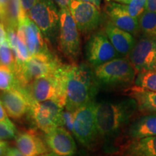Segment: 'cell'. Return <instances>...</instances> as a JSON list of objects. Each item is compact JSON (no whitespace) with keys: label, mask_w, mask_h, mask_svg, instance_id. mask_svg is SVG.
<instances>
[{"label":"cell","mask_w":156,"mask_h":156,"mask_svg":"<svg viewBox=\"0 0 156 156\" xmlns=\"http://www.w3.org/2000/svg\"><path fill=\"white\" fill-rule=\"evenodd\" d=\"M66 110L75 112L93 102L100 87L93 69L87 64H66L64 69Z\"/></svg>","instance_id":"obj_1"},{"label":"cell","mask_w":156,"mask_h":156,"mask_svg":"<svg viewBox=\"0 0 156 156\" xmlns=\"http://www.w3.org/2000/svg\"><path fill=\"white\" fill-rule=\"evenodd\" d=\"M138 106L132 98L114 102L95 103V119L101 138H115L130 124L137 112Z\"/></svg>","instance_id":"obj_2"},{"label":"cell","mask_w":156,"mask_h":156,"mask_svg":"<svg viewBox=\"0 0 156 156\" xmlns=\"http://www.w3.org/2000/svg\"><path fill=\"white\" fill-rule=\"evenodd\" d=\"M62 64L51 52L41 53L30 56L25 63L16 65L14 73L19 85L27 89L37 78L55 73Z\"/></svg>","instance_id":"obj_3"},{"label":"cell","mask_w":156,"mask_h":156,"mask_svg":"<svg viewBox=\"0 0 156 156\" xmlns=\"http://www.w3.org/2000/svg\"><path fill=\"white\" fill-rule=\"evenodd\" d=\"M93 73L99 85L122 87L134 82L136 71L129 59L115 58L93 67Z\"/></svg>","instance_id":"obj_4"},{"label":"cell","mask_w":156,"mask_h":156,"mask_svg":"<svg viewBox=\"0 0 156 156\" xmlns=\"http://www.w3.org/2000/svg\"><path fill=\"white\" fill-rule=\"evenodd\" d=\"M72 132L84 147L92 149L96 145L101 137L98 131L94 101L74 112Z\"/></svg>","instance_id":"obj_5"},{"label":"cell","mask_w":156,"mask_h":156,"mask_svg":"<svg viewBox=\"0 0 156 156\" xmlns=\"http://www.w3.org/2000/svg\"><path fill=\"white\" fill-rule=\"evenodd\" d=\"M78 30L69 7L60 9L57 36L58 48L72 63H75L80 54V36Z\"/></svg>","instance_id":"obj_6"},{"label":"cell","mask_w":156,"mask_h":156,"mask_svg":"<svg viewBox=\"0 0 156 156\" xmlns=\"http://www.w3.org/2000/svg\"><path fill=\"white\" fill-rule=\"evenodd\" d=\"M28 16L38 27L45 38L51 41L57 39L59 11L53 0H36Z\"/></svg>","instance_id":"obj_7"},{"label":"cell","mask_w":156,"mask_h":156,"mask_svg":"<svg viewBox=\"0 0 156 156\" xmlns=\"http://www.w3.org/2000/svg\"><path fill=\"white\" fill-rule=\"evenodd\" d=\"M64 108L55 100L33 101L28 114L36 127L48 134L55 128L64 126Z\"/></svg>","instance_id":"obj_8"},{"label":"cell","mask_w":156,"mask_h":156,"mask_svg":"<svg viewBox=\"0 0 156 156\" xmlns=\"http://www.w3.org/2000/svg\"><path fill=\"white\" fill-rule=\"evenodd\" d=\"M119 56L105 33L98 32L90 37L85 46V56L93 67Z\"/></svg>","instance_id":"obj_9"},{"label":"cell","mask_w":156,"mask_h":156,"mask_svg":"<svg viewBox=\"0 0 156 156\" xmlns=\"http://www.w3.org/2000/svg\"><path fill=\"white\" fill-rule=\"evenodd\" d=\"M129 60L136 73L156 69V38L141 37L129 54Z\"/></svg>","instance_id":"obj_10"},{"label":"cell","mask_w":156,"mask_h":156,"mask_svg":"<svg viewBox=\"0 0 156 156\" xmlns=\"http://www.w3.org/2000/svg\"><path fill=\"white\" fill-rule=\"evenodd\" d=\"M69 9L78 29L83 34L94 30L100 24V9L93 4L80 0H71Z\"/></svg>","instance_id":"obj_11"},{"label":"cell","mask_w":156,"mask_h":156,"mask_svg":"<svg viewBox=\"0 0 156 156\" xmlns=\"http://www.w3.org/2000/svg\"><path fill=\"white\" fill-rule=\"evenodd\" d=\"M17 34L28 48L30 56L51 52L44 34L28 16L20 22Z\"/></svg>","instance_id":"obj_12"},{"label":"cell","mask_w":156,"mask_h":156,"mask_svg":"<svg viewBox=\"0 0 156 156\" xmlns=\"http://www.w3.org/2000/svg\"><path fill=\"white\" fill-rule=\"evenodd\" d=\"M1 101L9 116L15 119H20L30 112L34 101L27 90L20 86L17 88L4 91L1 95Z\"/></svg>","instance_id":"obj_13"},{"label":"cell","mask_w":156,"mask_h":156,"mask_svg":"<svg viewBox=\"0 0 156 156\" xmlns=\"http://www.w3.org/2000/svg\"><path fill=\"white\" fill-rule=\"evenodd\" d=\"M46 145L57 156H73L77 152V145L69 131L58 126L46 134Z\"/></svg>","instance_id":"obj_14"},{"label":"cell","mask_w":156,"mask_h":156,"mask_svg":"<svg viewBox=\"0 0 156 156\" xmlns=\"http://www.w3.org/2000/svg\"><path fill=\"white\" fill-rule=\"evenodd\" d=\"M106 12L110 22L122 30L136 35L140 32L138 19L129 13L126 5L116 2H110L106 5Z\"/></svg>","instance_id":"obj_15"},{"label":"cell","mask_w":156,"mask_h":156,"mask_svg":"<svg viewBox=\"0 0 156 156\" xmlns=\"http://www.w3.org/2000/svg\"><path fill=\"white\" fill-rule=\"evenodd\" d=\"M17 147L25 156H41L48 153L46 141L34 130L19 133L15 136Z\"/></svg>","instance_id":"obj_16"},{"label":"cell","mask_w":156,"mask_h":156,"mask_svg":"<svg viewBox=\"0 0 156 156\" xmlns=\"http://www.w3.org/2000/svg\"><path fill=\"white\" fill-rule=\"evenodd\" d=\"M104 31L119 55H129L136 44L133 35L118 28L110 21L105 26Z\"/></svg>","instance_id":"obj_17"},{"label":"cell","mask_w":156,"mask_h":156,"mask_svg":"<svg viewBox=\"0 0 156 156\" xmlns=\"http://www.w3.org/2000/svg\"><path fill=\"white\" fill-rule=\"evenodd\" d=\"M128 136L132 140L156 136V113L134 119L128 126Z\"/></svg>","instance_id":"obj_18"},{"label":"cell","mask_w":156,"mask_h":156,"mask_svg":"<svg viewBox=\"0 0 156 156\" xmlns=\"http://www.w3.org/2000/svg\"><path fill=\"white\" fill-rule=\"evenodd\" d=\"M122 156H156V136L131 140L122 147Z\"/></svg>","instance_id":"obj_19"},{"label":"cell","mask_w":156,"mask_h":156,"mask_svg":"<svg viewBox=\"0 0 156 156\" xmlns=\"http://www.w3.org/2000/svg\"><path fill=\"white\" fill-rule=\"evenodd\" d=\"M129 96L136 101L140 112L156 113V91L146 90L135 87L131 89Z\"/></svg>","instance_id":"obj_20"},{"label":"cell","mask_w":156,"mask_h":156,"mask_svg":"<svg viewBox=\"0 0 156 156\" xmlns=\"http://www.w3.org/2000/svg\"><path fill=\"white\" fill-rule=\"evenodd\" d=\"M6 30H7V41L16 58V65L25 63L30 57L28 48L19 38L17 34V29L9 28L6 29Z\"/></svg>","instance_id":"obj_21"},{"label":"cell","mask_w":156,"mask_h":156,"mask_svg":"<svg viewBox=\"0 0 156 156\" xmlns=\"http://www.w3.org/2000/svg\"><path fill=\"white\" fill-rule=\"evenodd\" d=\"M26 16L28 15L23 12L20 0H9L5 10L4 26L5 29H17L20 22Z\"/></svg>","instance_id":"obj_22"},{"label":"cell","mask_w":156,"mask_h":156,"mask_svg":"<svg viewBox=\"0 0 156 156\" xmlns=\"http://www.w3.org/2000/svg\"><path fill=\"white\" fill-rule=\"evenodd\" d=\"M140 30L143 36L156 38V12L145 10L138 18Z\"/></svg>","instance_id":"obj_23"},{"label":"cell","mask_w":156,"mask_h":156,"mask_svg":"<svg viewBox=\"0 0 156 156\" xmlns=\"http://www.w3.org/2000/svg\"><path fill=\"white\" fill-rule=\"evenodd\" d=\"M135 87L150 91H156V69L137 73L134 79Z\"/></svg>","instance_id":"obj_24"},{"label":"cell","mask_w":156,"mask_h":156,"mask_svg":"<svg viewBox=\"0 0 156 156\" xmlns=\"http://www.w3.org/2000/svg\"><path fill=\"white\" fill-rule=\"evenodd\" d=\"M20 86L14 72L6 66L0 65V90L7 91Z\"/></svg>","instance_id":"obj_25"},{"label":"cell","mask_w":156,"mask_h":156,"mask_svg":"<svg viewBox=\"0 0 156 156\" xmlns=\"http://www.w3.org/2000/svg\"><path fill=\"white\" fill-rule=\"evenodd\" d=\"M0 65H4L15 71L16 58L7 39L0 44Z\"/></svg>","instance_id":"obj_26"},{"label":"cell","mask_w":156,"mask_h":156,"mask_svg":"<svg viewBox=\"0 0 156 156\" xmlns=\"http://www.w3.org/2000/svg\"><path fill=\"white\" fill-rule=\"evenodd\" d=\"M16 136V128L8 118L0 121V140L12 139Z\"/></svg>","instance_id":"obj_27"},{"label":"cell","mask_w":156,"mask_h":156,"mask_svg":"<svg viewBox=\"0 0 156 156\" xmlns=\"http://www.w3.org/2000/svg\"><path fill=\"white\" fill-rule=\"evenodd\" d=\"M146 4L147 0H131L129 3L126 5V7L132 17L138 19L145 11Z\"/></svg>","instance_id":"obj_28"},{"label":"cell","mask_w":156,"mask_h":156,"mask_svg":"<svg viewBox=\"0 0 156 156\" xmlns=\"http://www.w3.org/2000/svg\"><path fill=\"white\" fill-rule=\"evenodd\" d=\"M36 0H20L21 7H22L23 12L28 15L29 11L32 8L33 6L36 3Z\"/></svg>","instance_id":"obj_29"},{"label":"cell","mask_w":156,"mask_h":156,"mask_svg":"<svg viewBox=\"0 0 156 156\" xmlns=\"http://www.w3.org/2000/svg\"><path fill=\"white\" fill-rule=\"evenodd\" d=\"M9 148L7 147V142L0 140V156L6 155L8 153Z\"/></svg>","instance_id":"obj_30"},{"label":"cell","mask_w":156,"mask_h":156,"mask_svg":"<svg viewBox=\"0 0 156 156\" xmlns=\"http://www.w3.org/2000/svg\"><path fill=\"white\" fill-rule=\"evenodd\" d=\"M145 10L156 12V0H147Z\"/></svg>","instance_id":"obj_31"},{"label":"cell","mask_w":156,"mask_h":156,"mask_svg":"<svg viewBox=\"0 0 156 156\" xmlns=\"http://www.w3.org/2000/svg\"><path fill=\"white\" fill-rule=\"evenodd\" d=\"M53 1L60 7V9H64L69 7L71 0H53Z\"/></svg>","instance_id":"obj_32"},{"label":"cell","mask_w":156,"mask_h":156,"mask_svg":"<svg viewBox=\"0 0 156 156\" xmlns=\"http://www.w3.org/2000/svg\"><path fill=\"white\" fill-rule=\"evenodd\" d=\"M7 39V30H5V26L0 23V44L5 41Z\"/></svg>","instance_id":"obj_33"},{"label":"cell","mask_w":156,"mask_h":156,"mask_svg":"<svg viewBox=\"0 0 156 156\" xmlns=\"http://www.w3.org/2000/svg\"><path fill=\"white\" fill-rule=\"evenodd\" d=\"M7 112H6L5 108L3 107V104L0 100V121L5 120L7 119Z\"/></svg>","instance_id":"obj_34"},{"label":"cell","mask_w":156,"mask_h":156,"mask_svg":"<svg viewBox=\"0 0 156 156\" xmlns=\"http://www.w3.org/2000/svg\"><path fill=\"white\" fill-rule=\"evenodd\" d=\"M8 153L10 154L11 156H25L24 154H23L18 149H15V148H11L9 149Z\"/></svg>","instance_id":"obj_35"},{"label":"cell","mask_w":156,"mask_h":156,"mask_svg":"<svg viewBox=\"0 0 156 156\" xmlns=\"http://www.w3.org/2000/svg\"><path fill=\"white\" fill-rule=\"evenodd\" d=\"M80 1L85 2H89V3L93 4V5H95V6H97V7H100L101 0H80Z\"/></svg>","instance_id":"obj_36"},{"label":"cell","mask_w":156,"mask_h":156,"mask_svg":"<svg viewBox=\"0 0 156 156\" xmlns=\"http://www.w3.org/2000/svg\"><path fill=\"white\" fill-rule=\"evenodd\" d=\"M9 0H0V7L2 9V10L4 11V13L5 14V10L6 8H7V5L8 4Z\"/></svg>","instance_id":"obj_37"},{"label":"cell","mask_w":156,"mask_h":156,"mask_svg":"<svg viewBox=\"0 0 156 156\" xmlns=\"http://www.w3.org/2000/svg\"><path fill=\"white\" fill-rule=\"evenodd\" d=\"M106 2H116V3H120L123 4V5H127L130 2L131 0H106Z\"/></svg>","instance_id":"obj_38"},{"label":"cell","mask_w":156,"mask_h":156,"mask_svg":"<svg viewBox=\"0 0 156 156\" xmlns=\"http://www.w3.org/2000/svg\"><path fill=\"white\" fill-rule=\"evenodd\" d=\"M4 22H5V13L0 7V23L4 25Z\"/></svg>","instance_id":"obj_39"},{"label":"cell","mask_w":156,"mask_h":156,"mask_svg":"<svg viewBox=\"0 0 156 156\" xmlns=\"http://www.w3.org/2000/svg\"><path fill=\"white\" fill-rule=\"evenodd\" d=\"M41 156H57V155H56L55 154H54V153H51V154L46 153V154H45V155H41Z\"/></svg>","instance_id":"obj_40"},{"label":"cell","mask_w":156,"mask_h":156,"mask_svg":"<svg viewBox=\"0 0 156 156\" xmlns=\"http://www.w3.org/2000/svg\"><path fill=\"white\" fill-rule=\"evenodd\" d=\"M5 156H11V155H10V154H9V153H7V155H6Z\"/></svg>","instance_id":"obj_41"}]
</instances>
